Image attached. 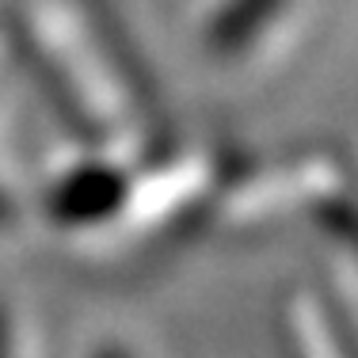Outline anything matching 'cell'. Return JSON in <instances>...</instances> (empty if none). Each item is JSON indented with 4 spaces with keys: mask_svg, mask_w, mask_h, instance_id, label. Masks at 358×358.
Wrapping results in <instances>:
<instances>
[{
    "mask_svg": "<svg viewBox=\"0 0 358 358\" xmlns=\"http://www.w3.org/2000/svg\"><path fill=\"white\" fill-rule=\"evenodd\" d=\"M286 12V0H229L206 23V42L221 57H244L263 42V23L275 27Z\"/></svg>",
    "mask_w": 358,
    "mask_h": 358,
    "instance_id": "1",
    "label": "cell"
},
{
    "mask_svg": "<svg viewBox=\"0 0 358 358\" xmlns=\"http://www.w3.org/2000/svg\"><path fill=\"white\" fill-rule=\"evenodd\" d=\"M336 331H331V313L324 309L313 294H301L289 305V358H351L347 347H336Z\"/></svg>",
    "mask_w": 358,
    "mask_h": 358,
    "instance_id": "2",
    "label": "cell"
},
{
    "mask_svg": "<svg viewBox=\"0 0 358 358\" xmlns=\"http://www.w3.org/2000/svg\"><path fill=\"white\" fill-rule=\"evenodd\" d=\"M0 358H12V343H8V324L0 317Z\"/></svg>",
    "mask_w": 358,
    "mask_h": 358,
    "instance_id": "3",
    "label": "cell"
},
{
    "mask_svg": "<svg viewBox=\"0 0 358 358\" xmlns=\"http://www.w3.org/2000/svg\"><path fill=\"white\" fill-rule=\"evenodd\" d=\"M103 358H126V355H122V351H107Z\"/></svg>",
    "mask_w": 358,
    "mask_h": 358,
    "instance_id": "4",
    "label": "cell"
}]
</instances>
